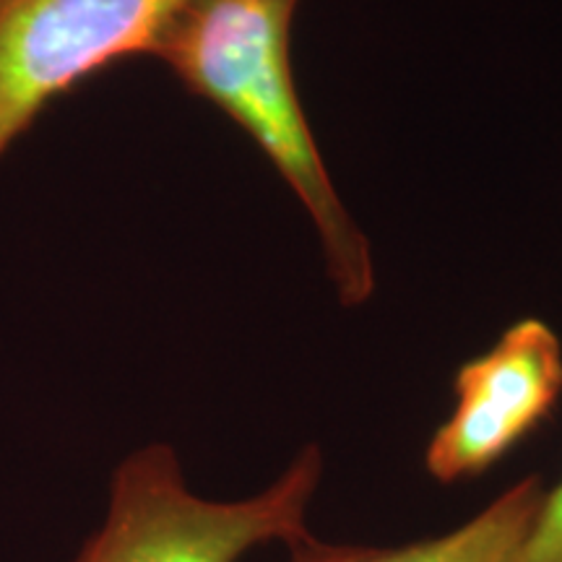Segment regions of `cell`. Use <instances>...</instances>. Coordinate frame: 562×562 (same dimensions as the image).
Wrapping results in <instances>:
<instances>
[{"mask_svg":"<svg viewBox=\"0 0 562 562\" xmlns=\"http://www.w3.org/2000/svg\"><path fill=\"white\" fill-rule=\"evenodd\" d=\"M323 480L315 442L258 495L209 501L188 487L170 446L125 456L110 482L100 524L74 562H240L256 547L305 539L307 510Z\"/></svg>","mask_w":562,"mask_h":562,"instance_id":"7a4b0ae2","label":"cell"},{"mask_svg":"<svg viewBox=\"0 0 562 562\" xmlns=\"http://www.w3.org/2000/svg\"><path fill=\"white\" fill-rule=\"evenodd\" d=\"M524 562H562V480L544 492Z\"/></svg>","mask_w":562,"mask_h":562,"instance_id":"8992f818","label":"cell"},{"mask_svg":"<svg viewBox=\"0 0 562 562\" xmlns=\"http://www.w3.org/2000/svg\"><path fill=\"white\" fill-rule=\"evenodd\" d=\"M562 396V341L539 318L503 331L453 378V412L432 432L425 469L435 482L474 480L550 417Z\"/></svg>","mask_w":562,"mask_h":562,"instance_id":"277c9868","label":"cell"},{"mask_svg":"<svg viewBox=\"0 0 562 562\" xmlns=\"http://www.w3.org/2000/svg\"><path fill=\"white\" fill-rule=\"evenodd\" d=\"M188 0H0V157L115 63L151 55Z\"/></svg>","mask_w":562,"mask_h":562,"instance_id":"3957f363","label":"cell"},{"mask_svg":"<svg viewBox=\"0 0 562 562\" xmlns=\"http://www.w3.org/2000/svg\"><path fill=\"white\" fill-rule=\"evenodd\" d=\"M544 492L542 476L529 474L453 531L398 547L334 544L307 533L286 547V562H524Z\"/></svg>","mask_w":562,"mask_h":562,"instance_id":"5b68a950","label":"cell"},{"mask_svg":"<svg viewBox=\"0 0 562 562\" xmlns=\"http://www.w3.org/2000/svg\"><path fill=\"white\" fill-rule=\"evenodd\" d=\"M300 0H188L151 58L191 94L220 108L263 151L305 206L344 307L375 290L370 243L336 193L292 76L290 40Z\"/></svg>","mask_w":562,"mask_h":562,"instance_id":"6da1fadb","label":"cell"}]
</instances>
